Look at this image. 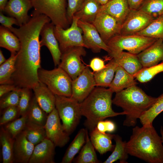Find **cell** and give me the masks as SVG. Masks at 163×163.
<instances>
[{
  "label": "cell",
  "mask_w": 163,
  "mask_h": 163,
  "mask_svg": "<svg viewBox=\"0 0 163 163\" xmlns=\"http://www.w3.org/2000/svg\"><path fill=\"white\" fill-rule=\"evenodd\" d=\"M44 24L41 20L32 18L18 28L12 27L10 29L20 43L15 71L11 78V84L18 88L32 89L39 82L38 72L41 68L39 37Z\"/></svg>",
  "instance_id": "1"
},
{
  "label": "cell",
  "mask_w": 163,
  "mask_h": 163,
  "mask_svg": "<svg viewBox=\"0 0 163 163\" xmlns=\"http://www.w3.org/2000/svg\"><path fill=\"white\" fill-rule=\"evenodd\" d=\"M161 137L152 125L136 126L126 142L128 154L149 163H163V145Z\"/></svg>",
  "instance_id": "2"
},
{
  "label": "cell",
  "mask_w": 163,
  "mask_h": 163,
  "mask_svg": "<svg viewBox=\"0 0 163 163\" xmlns=\"http://www.w3.org/2000/svg\"><path fill=\"white\" fill-rule=\"evenodd\" d=\"M113 93L109 88L97 87L80 103L82 115L86 119L85 125L90 132L95 128L100 121L109 117L126 115L123 111L116 112L113 110Z\"/></svg>",
  "instance_id": "3"
},
{
  "label": "cell",
  "mask_w": 163,
  "mask_h": 163,
  "mask_svg": "<svg viewBox=\"0 0 163 163\" xmlns=\"http://www.w3.org/2000/svg\"><path fill=\"white\" fill-rule=\"evenodd\" d=\"M156 99L148 95L135 85L116 93L112 103L121 107L126 113L123 126H134L137 119L152 106Z\"/></svg>",
  "instance_id": "4"
},
{
  "label": "cell",
  "mask_w": 163,
  "mask_h": 163,
  "mask_svg": "<svg viewBox=\"0 0 163 163\" xmlns=\"http://www.w3.org/2000/svg\"><path fill=\"white\" fill-rule=\"evenodd\" d=\"M158 39L138 34H118L111 38L107 43L108 53L112 58L123 50L138 54L152 45Z\"/></svg>",
  "instance_id": "5"
},
{
  "label": "cell",
  "mask_w": 163,
  "mask_h": 163,
  "mask_svg": "<svg viewBox=\"0 0 163 163\" xmlns=\"http://www.w3.org/2000/svg\"><path fill=\"white\" fill-rule=\"evenodd\" d=\"M40 82L45 84L55 95L70 97L72 80L59 67L51 70L40 69L38 72Z\"/></svg>",
  "instance_id": "6"
},
{
  "label": "cell",
  "mask_w": 163,
  "mask_h": 163,
  "mask_svg": "<svg viewBox=\"0 0 163 163\" xmlns=\"http://www.w3.org/2000/svg\"><path fill=\"white\" fill-rule=\"evenodd\" d=\"M30 0L34 9L33 12L46 15L55 26L64 29L69 27L66 0Z\"/></svg>",
  "instance_id": "7"
},
{
  "label": "cell",
  "mask_w": 163,
  "mask_h": 163,
  "mask_svg": "<svg viewBox=\"0 0 163 163\" xmlns=\"http://www.w3.org/2000/svg\"><path fill=\"white\" fill-rule=\"evenodd\" d=\"M55 108L64 131L70 135L79 123L82 116L80 103L71 97L55 95Z\"/></svg>",
  "instance_id": "8"
},
{
  "label": "cell",
  "mask_w": 163,
  "mask_h": 163,
  "mask_svg": "<svg viewBox=\"0 0 163 163\" xmlns=\"http://www.w3.org/2000/svg\"><path fill=\"white\" fill-rule=\"evenodd\" d=\"M78 20L73 16L71 26L66 29L54 26V34L58 41L62 53L74 47L86 48L83 40L82 30L78 25Z\"/></svg>",
  "instance_id": "9"
},
{
  "label": "cell",
  "mask_w": 163,
  "mask_h": 163,
  "mask_svg": "<svg viewBox=\"0 0 163 163\" xmlns=\"http://www.w3.org/2000/svg\"><path fill=\"white\" fill-rule=\"evenodd\" d=\"M84 47L75 46L62 53L60 62L58 66L64 70L72 80L76 78L86 67L82 63L81 57L86 55Z\"/></svg>",
  "instance_id": "10"
},
{
  "label": "cell",
  "mask_w": 163,
  "mask_h": 163,
  "mask_svg": "<svg viewBox=\"0 0 163 163\" xmlns=\"http://www.w3.org/2000/svg\"><path fill=\"white\" fill-rule=\"evenodd\" d=\"M44 127L47 138L51 141L56 146L62 147L69 141V135L64 130L56 108L48 114Z\"/></svg>",
  "instance_id": "11"
},
{
  "label": "cell",
  "mask_w": 163,
  "mask_h": 163,
  "mask_svg": "<svg viewBox=\"0 0 163 163\" xmlns=\"http://www.w3.org/2000/svg\"><path fill=\"white\" fill-rule=\"evenodd\" d=\"M96 86L94 73L86 67L83 72L72 83L70 97L79 103L83 101Z\"/></svg>",
  "instance_id": "12"
},
{
  "label": "cell",
  "mask_w": 163,
  "mask_h": 163,
  "mask_svg": "<svg viewBox=\"0 0 163 163\" xmlns=\"http://www.w3.org/2000/svg\"><path fill=\"white\" fill-rule=\"evenodd\" d=\"M155 19L139 10L130 9L122 25L120 34H135L146 28Z\"/></svg>",
  "instance_id": "13"
},
{
  "label": "cell",
  "mask_w": 163,
  "mask_h": 163,
  "mask_svg": "<svg viewBox=\"0 0 163 163\" xmlns=\"http://www.w3.org/2000/svg\"><path fill=\"white\" fill-rule=\"evenodd\" d=\"M78 26L83 31V39L86 48L94 53H100L101 50L110 52L107 44L103 40L94 25L92 23L78 20Z\"/></svg>",
  "instance_id": "14"
},
{
  "label": "cell",
  "mask_w": 163,
  "mask_h": 163,
  "mask_svg": "<svg viewBox=\"0 0 163 163\" xmlns=\"http://www.w3.org/2000/svg\"><path fill=\"white\" fill-rule=\"evenodd\" d=\"M92 24L106 44L111 38L120 34L121 26L114 18L107 13L99 12Z\"/></svg>",
  "instance_id": "15"
},
{
  "label": "cell",
  "mask_w": 163,
  "mask_h": 163,
  "mask_svg": "<svg viewBox=\"0 0 163 163\" xmlns=\"http://www.w3.org/2000/svg\"><path fill=\"white\" fill-rule=\"evenodd\" d=\"M54 25L52 22L46 24L40 33L41 46H45L49 50L52 57L55 66L60 62L62 53L59 43L54 32Z\"/></svg>",
  "instance_id": "16"
},
{
  "label": "cell",
  "mask_w": 163,
  "mask_h": 163,
  "mask_svg": "<svg viewBox=\"0 0 163 163\" xmlns=\"http://www.w3.org/2000/svg\"><path fill=\"white\" fill-rule=\"evenodd\" d=\"M32 7L30 0H8L3 12L16 18L20 27L29 21L28 12Z\"/></svg>",
  "instance_id": "17"
},
{
  "label": "cell",
  "mask_w": 163,
  "mask_h": 163,
  "mask_svg": "<svg viewBox=\"0 0 163 163\" xmlns=\"http://www.w3.org/2000/svg\"><path fill=\"white\" fill-rule=\"evenodd\" d=\"M137 55L143 68L154 66L161 61L163 62V40L158 39Z\"/></svg>",
  "instance_id": "18"
},
{
  "label": "cell",
  "mask_w": 163,
  "mask_h": 163,
  "mask_svg": "<svg viewBox=\"0 0 163 163\" xmlns=\"http://www.w3.org/2000/svg\"><path fill=\"white\" fill-rule=\"evenodd\" d=\"M55 145L47 138L35 145L28 163H54Z\"/></svg>",
  "instance_id": "19"
},
{
  "label": "cell",
  "mask_w": 163,
  "mask_h": 163,
  "mask_svg": "<svg viewBox=\"0 0 163 163\" xmlns=\"http://www.w3.org/2000/svg\"><path fill=\"white\" fill-rule=\"evenodd\" d=\"M34 146L27 138L24 131L21 133L14 138V163H28Z\"/></svg>",
  "instance_id": "20"
},
{
  "label": "cell",
  "mask_w": 163,
  "mask_h": 163,
  "mask_svg": "<svg viewBox=\"0 0 163 163\" xmlns=\"http://www.w3.org/2000/svg\"><path fill=\"white\" fill-rule=\"evenodd\" d=\"M130 10L127 0H110L101 5L99 12L110 15L121 26Z\"/></svg>",
  "instance_id": "21"
},
{
  "label": "cell",
  "mask_w": 163,
  "mask_h": 163,
  "mask_svg": "<svg viewBox=\"0 0 163 163\" xmlns=\"http://www.w3.org/2000/svg\"><path fill=\"white\" fill-rule=\"evenodd\" d=\"M32 90L38 104L47 113L55 108V95L45 84L39 81Z\"/></svg>",
  "instance_id": "22"
},
{
  "label": "cell",
  "mask_w": 163,
  "mask_h": 163,
  "mask_svg": "<svg viewBox=\"0 0 163 163\" xmlns=\"http://www.w3.org/2000/svg\"><path fill=\"white\" fill-rule=\"evenodd\" d=\"M115 135L98 131L96 127L91 131L90 139L95 149L101 155L113 152L115 145L112 144Z\"/></svg>",
  "instance_id": "23"
},
{
  "label": "cell",
  "mask_w": 163,
  "mask_h": 163,
  "mask_svg": "<svg viewBox=\"0 0 163 163\" xmlns=\"http://www.w3.org/2000/svg\"><path fill=\"white\" fill-rule=\"evenodd\" d=\"M118 66L133 76L143 67L136 54L122 51L113 58Z\"/></svg>",
  "instance_id": "24"
},
{
  "label": "cell",
  "mask_w": 163,
  "mask_h": 163,
  "mask_svg": "<svg viewBox=\"0 0 163 163\" xmlns=\"http://www.w3.org/2000/svg\"><path fill=\"white\" fill-rule=\"evenodd\" d=\"M115 73L114 78L109 87L113 93H117L125 88L136 85L137 83L134 76L121 66L117 67Z\"/></svg>",
  "instance_id": "25"
},
{
  "label": "cell",
  "mask_w": 163,
  "mask_h": 163,
  "mask_svg": "<svg viewBox=\"0 0 163 163\" xmlns=\"http://www.w3.org/2000/svg\"><path fill=\"white\" fill-rule=\"evenodd\" d=\"M101 6L96 0H84L80 8L74 16L78 20L92 24Z\"/></svg>",
  "instance_id": "26"
},
{
  "label": "cell",
  "mask_w": 163,
  "mask_h": 163,
  "mask_svg": "<svg viewBox=\"0 0 163 163\" xmlns=\"http://www.w3.org/2000/svg\"><path fill=\"white\" fill-rule=\"evenodd\" d=\"M0 141L2 148L3 163H14V139L1 126Z\"/></svg>",
  "instance_id": "27"
},
{
  "label": "cell",
  "mask_w": 163,
  "mask_h": 163,
  "mask_svg": "<svg viewBox=\"0 0 163 163\" xmlns=\"http://www.w3.org/2000/svg\"><path fill=\"white\" fill-rule=\"evenodd\" d=\"M117 65L112 59L101 70L94 72L96 86L109 87L112 81Z\"/></svg>",
  "instance_id": "28"
},
{
  "label": "cell",
  "mask_w": 163,
  "mask_h": 163,
  "mask_svg": "<svg viewBox=\"0 0 163 163\" xmlns=\"http://www.w3.org/2000/svg\"><path fill=\"white\" fill-rule=\"evenodd\" d=\"M86 129H80L69 145L63 156L61 163H70L85 143Z\"/></svg>",
  "instance_id": "29"
},
{
  "label": "cell",
  "mask_w": 163,
  "mask_h": 163,
  "mask_svg": "<svg viewBox=\"0 0 163 163\" xmlns=\"http://www.w3.org/2000/svg\"><path fill=\"white\" fill-rule=\"evenodd\" d=\"M0 46L11 53H17L19 50L20 43L18 37L8 28L0 26Z\"/></svg>",
  "instance_id": "30"
},
{
  "label": "cell",
  "mask_w": 163,
  "mask_h": 163,
  "mask_svg": "<svg viewBox=\"0 0 163 163\" xmlns=\"http://www.w3.org/2000/svg\"><path fill=\"white\" fill-rule=\"evenodd\" d=\"M95 149L88 135L86 129V140L79 155L73 161L76 163H99Z\"/></svg>",
  "instance_id": "31"
},
{
  "label": "cell",
  "mask_w": 163,
  "mask_h": 163,
  "mask_svg": "<svg viewBox=\"0 0 163 163\" xmlns=\"http://www.w3.org/2000/svg\"><path fill=\"white\" fill-rule=\"evenodd\" d=\"M27 139L34 145L47 138L44 126L29 121L23 130Z\"/></svg>",
  "instance_id": "32"
},
{
  "label": "cell",
  "mask_w": 163,
  "mask_h": 163,
  "mask_svg": "<svg viewBox=\"0 0 163 163\" xmlns=\"http://www.w3.org/2000/svg\"><path fill=\"white\" fill-rule=\"evenodd\" d=\"M113 139L116 144L112 154L103 163H112L119 160L120 163H127L128 157L126 147V142L123 141L122 138L115 135Z\"/></svg>",
  "instance_id": "33"
},
{
  "label": "cell",
  "mask_w": 163,
  "mask_h": 163,
  "mask_svg": "<svg viewBox=\"0 0 163 163\" xmlns=\"http://www.w3.org/2000/svg\"><path fill=\"white\" fill-rule=\"evenodd\" d=\"M27 114L29 121L43 126L46 124L48 115L39 106L34 95Z\"/></svg>",
  "instance_id": "34"
},
{
  "label": "cell",
  "mask_w": 163,
  "mask_h": 163,
  "mask_svg": "<svg viewBox=\"0 0 163 163\" xmlns=\"http://www.w3.org/2000/svg\"><path fill=\"white\" fill-rule=\"evenodd\" d=\"M163 111V94L157 99L152 106L145 112L139 118L142 125H152L155 118Z\"/></svg>",
  "instance_id": "35"
},
{
  "label": "cell",
  "mask_w": 163,
  "mask_h": 163,
  "mask_svg": "<svg viewBox=\"0 0 163 163\" xmlns=\"http://www.w3.org/2000/svg\"><path fill=\"white\" fill-rule=\"evenodd\" d=\"M17 53H11L10 57L0 65V85L11 84V78L15 71Z\"/></svg>",
  "instance_id": "36"
},
{
  "label": "cell",
  "mask_w": 163,
  "mask_h": 163,
  "mask_svg": "<svg viewBox=\"0 0 163 163\" xmlns=\"http://www.w3.org/2000/svg\"><path fill=\"white\" fill-rule=\"evenodd\" d=\"M136 34L163 40V14L154 19L146 28Z\"/></svg>",
  "instance_id": "37"
},
{
  "label": "cell",
  "mask_w": 163,
  "mask_h": 163,
  "mask_svg": "<svg viewBox=\"0 0 163 163\" xmlns=\"http://www.w3.org/2000/svg\"><path fill=\"white\" fill-rule=\"evenodd\" d=\"M138 10L155 19L163 14V0H145Z\"/></svg>",
  "instance_id": "38"
},
{
  "label": "cell",
  "mask_w": 163,
  "mask_h": 163,
  "mask_svg": "<svg viewBox=\"0 0 163 163\" xmlns=\"http://www.w3.org/2000/svg\"><path fill=\"white\" fill-rule=\"evenodd\" d=\"M163 72V62L157 65L143 68L134 76V78L141 83L147 82L157 74Z\"/></svg>",
  "instance_id": "39"
},
{
  "label": "cell",
  "mask_w": 163,
  "mask_h": 163,
  "mask_svg": "<svg viewBox=\"0 0 163 163\" xmlns=\"http://www.w3.org/2000/svg\"><path fill=\"white\" fill-rule=\"evenodd\" d=\"M28 120L27 114L3 126L14 138L22 132Z\"/></svg>",
  "instance_id": "40"
},
{
  "label": "cell",
  "mask_w": 163,
  "mask_h": 163,
  "mask_svg": "<svg viewBox=\"0 0 163 163\" xmlns=\"http://www.w3.org/2000/svg\"><path fill=\"white\" fill-rule=\"evenodd\" d=\"M32 90L28 88H21L20 100L17 106L20 116L27 114L33 96Z\"/></svg>",
  "instance_id": "41"
},
{
  "label": "cell",
  "mask_w": 163,
  "mask_h": 163,
  "mask_svg": "<svg viewBox=\"0 0 163 163\" xmlns=\"http://www.w3.org/2000/svg\"><path fill=\"white\" fill-rule=\"evenodd\" d=\"M21 88H18L5 94L0 100L1 110L12 106H18L20 97Z\"/></svg>",
  "instance_id": "42"
},
{
  "label": "cell",
  "mask_w": 163,
  "mask_h": 163,
  "mask_svg": "<svg viewBox=\"0 0 163 163\" xmlns=\"http://www.w3.org/2000/svg\"><path fill=\"white\" fill-rule=\"evenodd\" d=\"M3 111L0 119V125L3 126L16 119L20 116L17 106L6 108Z\"/></svg>",
  "instance_id": "43"
},
{
  "label": "cell",
  "mask_w": 163,
  "mask_h": 163,
  "mask_svg": "<svg viewBox=\"0 0 163 163\" xmlns=\"http://www.w3.org/2000/svg\"><path fill=\"white\" fill-rule=\"evenodd\" d=\"M84 0H68L67 17L69 23H72L74 14L80 8Z\"/></svg>",
  "instance_id": "44"
},
{
  "label": "cell",
  "mask_w": 163,
  "mask_h": 163,
  "mask_svg": "<svg viewBox=\"0 0 163 163\" xmlns=\"http://www.w3.org/2000/svg\"><path fill=\"white\" fill-rule=\"evenodd\" d=\"M96 127L98 131L103 133L106 132L113 133L115 130L116 128L115 123L109 120L99 121L97 123Z\"/></svg>",
  "instance_id": "45"
},
{
  "label": "cell",
  "mask_w": 163,
  "mask_h": 163,
  "mask_svg": "<svg viewBox=\"0 0 163 163\" xmlns=\"http://www.w3.org/2000/svg\"><path fill=\"white\" fill-rule=\"evenodd\" d=\"M0 23L2 25L10 29L13 24L19 27V24L16 18L12 17H7L3 14L2 12L0 11Z\"/></svg>",
  "instance_id": "46"
},
{
  "label": "cell",
  "mask_w": 163,
  "mask_h": 163,
  "mask_svg": "<svg viewBox=\"0 0 163 163\" xmlns=\"http://www.w3.org/2000/svg\"><path fill=\"white\" fill-rule=\"evenodd\" d=\"M89 66L94 72L103 69L106 65L103 59L98 57H95L91 60Z\"/></svg>",
  "instance_id": "47"
},
{
  "label": "cell",
  "mask_w": 163,
  "mask_h": 163,
  "mask_svg": "<svg viewBox=\"0 0 163 163\" xmlns=\"http://www.w3.org/2000/svg\"><path fill=\"white\" fill-rule=\"evenodd\" d=\"M19 88L12 84H6L0 85V97L13 90Z\"/></svg>",
  "instance_id": "48"
},
{
  "label": "cell",
  "mask_w": 163,
  "mask_h": 163,
  "mask_svg": "<svg viewBox=\"0 0 163 163\" xmlns=\"http://www.w3.org/2000/svg\"><path fill=\"white\" fill-rule=\"evenodd\" d=\"M130 9L137 10L145 0H127Z\"/></svg>",
  "instance_id": "49"
},
{
  "label": "cell",
  "mask_w": 163,
  "mask_h": 163,
  "mask_svg": "<svg viewBox=\"0 0 163 163\" xmlns=\"http://www.w3.org/2000/svg\"><path fill=\"white\" fill-rule=\"evenodd\" d=\"M8 0H0V11H4L5 7Z\"/></svg>",
  "instance_id": "50"
},
{
  "label": "cell",
  "mask_w": 163,
  "mask_h": 163,
  "mask_svg": "<svg viewBox=\"0 0 163 163\" xmlns=\"http://www.w3.org/2000/svg\"><path fill=\"white\" fill-rule=\"evenodd\" d=\"M2 51L0 50V65L4 62L6 60Z\"/></svg>",
  "instance_id": "51"
},
{
  "label": "cell",
  "mask_w": 163,
  "mask_h": 163,
  "mask_svg": "<svg viewBox=\"0 0 163 163\" xmlns=\"http://www.w3.org/2000/svg\"><path fill=\"white\" fill-rule=\"evenodd\" d=\"M101 5H103L107 3L109 0H96Z\"/></svg>",
  "instance_id": "52"
},
{
  "label": "cell",
  "mask_w": 163,
  "mask_h": 163,
  "mask_svg": "<svg viewBox=\"0 0 163 163\" xmlns=\"http://www.w3.org/2000/svg\"><path fill=\"white\" fill-rule=\"evenodd\" d=\"M160 133L161 135V138L162 143H163V129L161 126L160 129Z\"/></svg>",
  "instance_id": "53"
},
{
  "label": "cell",
  "mask_w": 163,
  "mask_h": 163,
  "mask_svg": "<svg viewBox=\"0 0 163 163\" xmlns=\"http://www.w3.org/2000/svg\"></svg>",
  "instance_id": "54"
}]
</instances>
